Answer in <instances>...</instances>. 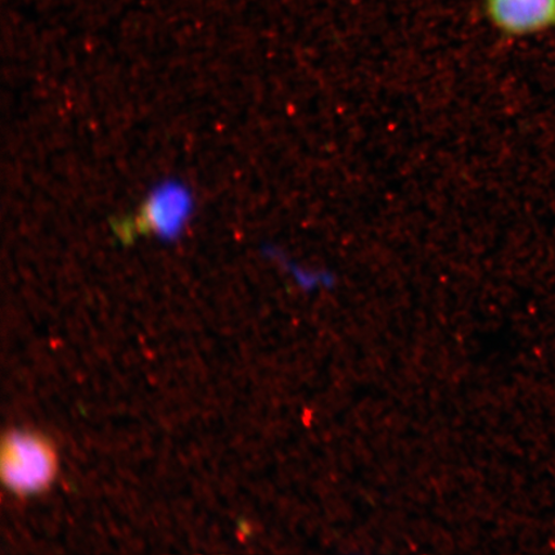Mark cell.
I'll return each instance as SVG.
<instances>
[{
	"label": "cell",
	"mask_w": 555,
	"mask_h": 555,
	"mask_svg": "<svg viewBox=\"0 0 555 555\" xmlns=\"http://www.w3.org/2000/svg\"><path fill=\"white\" fill-rule=\"evenodd\" d=\"M59 466L57 450L47 436L13 429L3 437L0 472L13 494L25 498L50 489Z\"/></svg>",
	"instance_id": "obj_1"
},
{
	"label": "cell",
	"mask_w": 555,
	"mask_h": 555,
	"mask_svg": "<svg viewBox=\"0 0 555 555\" xmlns=\"http://www.w3.org/2000/svg\"><path fill=\"white\" fill-rule=\"evenodd\" d=\"M193 210L194 199L189 186L178 180H165L145 198L134 227L119 228L120 235L127 240L138 231L163 242H173L184 233Z\"/></svg>",
	"instance_id": "obj_2"
},
{
	"label": "cell",
	"mask_w": 555,
	"mask_h": 555,
	"mask_svg": "<svg viewBox=\"0 0 555 555\" xmlns=\"http://www.w3.org/2000/svg\"><path fill=\"white\" fill-rule=\"evenodd\" d=\"M485 11L505 37L525 38L555 29V0H485Z\"/></svg>",
	"instance_id": "obj_3"
}]
</instances>
